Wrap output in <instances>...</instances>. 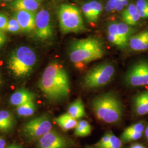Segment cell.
Here are the masks:
<instances>
[{"mask_svg": "<svg viewBox=\"0 0 148 148\" xmlns=\"http://www.w3.org/2000/svg\"><path fill=\"white\" fill-rule=\"evenodd\" d=\"M38 87L48 101L53 103L65 101L70 93L67 71L58 62L50 63L43 73Z\"/></svg>", "mask_w": 148, "mask_h": 148, "instance_id": "obj_1", "label": "cell"}, {"mask_svg": "<svg viewBox=\"0 0 148 148\" xmlns=\"http://www.w3.org/2000/svg\"><path fill=\"white\" fill-rule=\"evenodd\" d=\"M90 106L96 117L106 123H119L123 116V104L115 92H107L95 96Z\"/></svg>", "mask_w": 148, "mask_h": 148, "instance_id": "obj_2", "label": "cell"}, {"mask_svg": "<svg viewBox=\"0 0 148 148\" xmlns=\"http://www.w3.org/2000/svg\"><path fill=\"white\" fill-rule=\"evenodd\" d=\"M105 52L103 42L95 37L75 40L68 48L69 59L75 65H84L102 58Z\"/></svg>", "mask_w": 148, "mask_h": 148, "instance_id": "obj_3", "label": "cell"}, {"mask_svg": "<svg viewBox=\"0 0 148 148\" xmlns=\"http://www.w3.org/2000/svg\"><path fill=\"white\" fill-rule=\"evenodd\" d=\"M37 63L35 51L27 46H21L10 54L7 62L12 75L18 79H23L32 74Z\"/></svg>", "mask_w": 148, "mask_h": 148, "instance_id": "obj_4", "label": "cell"}, {"mask_svg": "<svg viewBox=\"0 0 148 148\" xmlns=\"http://www.w3.org/2000/svg\"><path fill=\"white\" fill-rule=\"evenodd\" d=\"M58 15L60 29L64 34L88 31L84 24L81 12L75 5H62L59 8Z\"/></svg>", "mask_w": 148, "mask_h": 148, "instance_id": "obj_5", "label": "cell"}, {"mask_svg": "<svg viewBox=\"0 0 148 148\" xmlns=\"http://www.w3.org/2000/svg\"><path fill=\"white\" fill-rule=\"evenodd\" d=\"M115 73V67L111 63L98 64L85 74L83 79V85L88 90L104 87L111 82Z\"/></svg>", "mask_w": 148, "mask_h": 148, "instance_id": "obj_6", "label": "cell"}, {"mask_svg": "<svg viewBox=\"0 0 148 148\" xmlns=\"http://www.w3.org/2000/svg\"><path fill=\"white\" fill-rule=\"evenodd\" d=\"M52 130L50 117L48 115H43L27 122L23 126L22 132L29 140H38Z\"/></svg>", "mask_w": 148, "mask_h": 148, "instance_id": "obj_7", "label": "cell"}, {"mask_svg": "<svg viewBox=\"0 0 148 148\" xmlns=\"http://www.w3.org/2000/svg\"><path fill=\"white\" fill-rule=\"evenodd\" d=\"M124 82L130 87L148 86V60H140L133 64L125 75Z\"/></svg>", "mask_w": 148, "mask_h": 148, "instance_id": "obj_8", "label": "cell"}, {"mask_svg": "<svg viewBox=\"0 0 148 148\" xmlns=\"http://www.w3.org/2000/svg\"><path fill=\"white\" fill-rule=\"evenodd\" d=\"M34 31L35 36L39 41L45 42L53 38V23L50 13L47 10H41L36 13Z\"/></svg>", "mask_w": 148, "mask_h": 148, "instance_id": "obj_9", "label": "cell"}, {"mask_svg": "<svg viewBox=\"0 0 148 148\" xmlns=\"http://www.w3.org/2000/svg\"><path fill=\"white\" fill-rule=\"evenodd\" d=\"M69 145L66 138L52 130L38 140L36 148H68Z\"/></svg>", "mask_w": 148, "mask_h": 148, "instance_id": "obj_10", "label": "cell"}, {"mask_svg": "<svg viewBox=\"0 0 148 148\" xmlns=\"http://www.w3.org/2000/svg\"><path fill=\"white\" fill-rule=\"evenodd\" d=\"M128 47L134 52L148 51V27L134 34L130 38Z\"/></svg>", "mask_w": 148, "mask_h": 148, "instance_id": "obj_11", "label": "cell"}, {"mask_svg": "<svg viewBox=\"0 0 148 148\" xmlns=\"http://www.w3.org/2000/svg\"><path fill=\"white\" fill-rule=\"evenodd\" d=\"M103 8L101 2L93 0L85 3L82 6L81 9L87 23L94 24L98 21Z\"/></svg>", "mask_w": 148, "mask_h": 148, "instance_id": "obj_12", "label": "cell"}, {"mask_svg": "<svg viewBox=\"0 0 148 148\" xmlns=\"http://www.w3.org/2000/svg\"><path fill=\"white\" fill-rule=\"evenodd\" d=\"M36 13L30 11H16L14 17L17 20L21 28L24 32H31L35 30Z\"/></svg>", "mask_w": 148, "mask_h": 148, "instance_id": "obj_13", "label": "cell"}, {"mask_svg": "<svg viewBox=\"0 0 148 148\" xmlns=\"http://www.w3.org/2000/svg\"><path fill=\"white\" fill-rule=\"evenodd\" d=\"M133 110L138 116L148 114V90L139 92L133 99Z\"/></svg>", "mask_w": 148, "mask_h": 148, "instance_id": "obj_14", "label": "cell"}, {"mask_svg": "<svg viewBox=\"0 0 148 148\" xmlns=\"http://www.w3.org/2000/svg\"><path fill=\"white\" fill-rule=\"evenodd\" d=\"M123 22L131 27H137L142 23V19L136 9L135 3L132 2L125 8L121 14Z\"/></svg>", "mask_w": 148, "mask_h": 148, "instance_id": "obj_15", "label": "cell"}, {"mask_svg": "<svg viewBox=\"0 0 148 148\" xmlns=\"http://www.w3.org/2000/svg\"><path fill=\"white\" fill-rule=\"evenodd\" d=\"M41 4V0H13L10 3L8 7L15 12L25 11L36 12Z\"/></svg>", "mask_w": 148, "mask_h": 148, "instance_id": "obj_16", "label": "cell"}, {"mask_svg": "<svg viewBox=\"0 0 148 148\" xmlns=\"http://www.w3.org/2000/svg\"><path fill=\"white\" fill-rule=\"evenodd\" d=\"M35 95L25 88H21L13 92L10 97V102L12 106H21L29 101H34Z\"/></svg>", "mask_w": 148, "mask_h": 148, "instance_id": "obj_17", "label": "cell"}, {"mask_svg": "<svg viewBox=\"0 0 148 148\" xmlns=\"http://www.w3.org/2000/svg\"><path fill=\"white\" fill-rule=\"evenodd\" d=\"M15 125V119L10 111L0 110V131L7 132L11 131Z\"/></svg>", "mask_w": 148, "mask_h": 148, "instance_id": "obj_18", "label": "cell"}, {"mask_svg": "<svg viewBox=\"0 0 148 148\" xmlns=\"http://www.w3.org/2000/svg\"><path fill=\"white\" fill-rule=\"evenodd\" d=\"M68 113L76 120L86 116L85 106L83 101L80 98L76 99L69 105L68 108Z\"/></svg>", "mask_w": 148, "mask_h": 148, "instance_id": "obj_19", "label": "cell"}, {"mask_svg": "<svg viewBox=\"0 0 148 148\" xmlns=\"http://www.w3.org/2000/svg\"><path fill=\"white\" fill-rule=\"evenodd\" d=\"M55 121L64 131H68L75 128L78 122L77 120L71 116L68 112L56 117Z\"/></svg>", "mask_w": 148, "mask_h": 148, "instance_id": "obj_20", "label": "cell"}, {"mask_svg": "<svg viewBox=\"0 0 148 148\" xmlns=\"http://www.w3.org/2000/svg\"><path fill=\"white\" fill-rule=\"evenodd\" d=\"M117 28L119 36L128 45L130 38L137 32L136 28L129 26L123 22H117Z\"/></svg>", "mask_w": 148, "mask_h": 148, "instance_id": "obj_21", "label": "cell"}, {"mask_svg": "<svg viewBox=\"0 0 148 148\" xmlns=\"http://www.w3.org/2000/svg\"><path fill=\"white\" fill-rule=\"evenodd\" d=\"M131 0H108L105 6L107 12L123 11L130 3Z\"/></svg>", "mask_w": 148, "mask_h": 148, "instance_id": "obj_22", "label": "cell"}, {"mask_svg": "<svg viewBox=\"0 0 148 148\" xmlns=\"http://www.w3.org/2000/svg\"><path fill=\"white\" fill-rule=\"evenodd\" d=\"M36 111V105L34 101H29L21 106H16V112L21 117L32 116Z\"/></svg>", "mask_w": 148, "mask_h": 148, "instance_id": "obj_23", "label": "cell"}, {"mask_svg": "<svg viewBox=\"0 0 148 148\" xmlns=\"http://www.w3.org/2000/svg\"><path fill=\"white\" fill-rule=\"evenodd\" d=\"M92 132L90 123L86 120H80L75 128L74 134L77 137H84L89 136Z\"/></svg>", "mask_w": 148, "mask_h": 148, "instance_id": "obj_24", "label": "cell"}, {"mask_svg": "<svg viewBox=\"0 0 148 148\" xmlns=\"http://www.w3.org/2000/svg\"><path fill=\"white\" fill-rule=\"evenodd\" d=\"M134 3L142 20H148V0H136Z\"/></svg>", "mask_w": 148, "mask_h": 148, "instance_id": "obj_25", "label": "cell"}, {"mask_svg": "<svg viewBox=\"0 0 148 148\" xmlns=\"http://www.w3.org/2000/svg\"><path fill=\"white\" fill-rule=\"evenodd\" d=\"M145 129V126L143 122H137L134 125H132L127 127L125 130L122 135H127L130 134L137 133H143Z\"/></svg>", "mask_w": 148, "mask_h": 148, "instance_id": "obj_26", "label": "cell"}, {"mask_svg": "<svg viewBox=\"0 0 148 148\" xmlns=\"http://www.w3.org/2000/svg\"><path fill=\"white\" fill-rule=\"evenodd\" d=\"M21 30V28L17 20L13 16L9 19L7 25L5 29V31L11 33H17Z\"/></svg>", "mask_w": 148, "mask_h": 148, "instance_id": "obj_27", "label": "cell"}, {"mask_svg": "<svg viewBox=\"0 0 148 148\" xmlns=\"http://www.w3.org/2000/svg\"><path fill=\"white\" fill-rule=\"evenodd\" d=\"M122 140L114 135L109 132V142L105 148H121Z\"/></svg>", "mask_w": 148, "mask_h": 148, "instance_id": "obj_28", "label": "cell"}, {"mask_svg": "<svg viewBox=\"0 0 148 148\" xmlns=\"http://www.w3.org/2000/svg\"><path fill=\"white\" fill-rule=\"evenodd\" d=\"M142 135H143V133H133V134H130L127 135H121V140L124 142L136 140L142 137Z\"/></svg>", "mask_w": 148, "mask_h": 148, "instance_id": "obj_29", "label": "cell"}, {"mask_svg": "<svg viewBox=\"0 0 148 148\" xmlns=\"http://www.w3.org/2000/svg\"><path fill=\"white\" fill-rule=\"evenodd\" d=\"M109 142V132L106 133L100 140L96 144L97 148H105Z\"/></svg>", "mask_w": 148, "mask_h": 148, "instance_id": "obj_30", "label": "cell"}, {"mask_svg": "<svg viewBox=\"0 0 148 148\" xmlns=\"http://www.w3.org/2000/svg\"><path fill=\"white\" fill-rule=\"evenodd\" d=\"M8 21L9 19L5 14L0 13V30H5Z\"/></svg>", "mask_w": 148, "mask_h": 148, "instance_id": "obj_31", "label": "cell"}, {"mask_svg": "<svg viewBox=\"0 0 148 148\" xmlns=\"http://www.w3.org/2000/svg\"><path fill=\"white\" fill-rule=\"evenodd\" d=\"M7 41V37L2 30H0V47L3 46Z\"/></svg>", "mask_w": 148, "mask_h": 148, "instance_id": "obj_32", "label": "cell"}, {"mask_svg": "<svg viewBox=\"0 0 148 148\" xmlns=\"http://www.w3.org/2000/svg\"><path fill=\"white\" fill-rule=\"evenodd\" d=\"M6 142L4 139L0 137V148H5Z\"/></svg>", "mask_w": 148, "mask_h": 148, "instance_id": "obj_33", "label": "cell"}, {"mask_svg": "<svg viewBox=\"0 0 148 148\" xmlns=\"http://www.w3.org/2000/svg\"><path fill=\"white\" fill-rule=\"evenodd\" d=\"M5 148H23L21 147L19 145L17 144H10L8 146H7Z\"/></svg>", "mask_w": 148, "mask_h": 148, "instance_id": "obj_34", "label": "cell"}, {"mask_svg": "<svg viewBox=\"0 0 148 148\" xmlns=\"http://www.w3.org/2000/svg\"><path fill=\"white\" fill-rule=\"evenodd\" d=\"M130 148H145V147L139 144H134L132 145Z\"/></svg>", "mask_w": 148, "mask_h": 148, "instance_id": "obj_35", "label": "cell"}, {"mask_svg": "<svg viewBox=\"0 0 148 148\" xmlns=\"http://www.w3.org/2000/svg\"><path fill=\"white\" fill-rule=\"evenodd\" d=\"M145 136L148 140V125L146 127L145 130Z\"/></svg>", "mask_w": 148, "mask_h": 148, "instance_id": "obj_36", "label": "cell"}, {"mask_svg": "<svg viewBox=\"0 0 148 148\" xmlns=\"http://www.w3.org/2000/svg\"><path fill=\"white\" fill-rule=\"evenodd\" d=\"M2 85V79H1V76H0V86Z\"/></svg>", "mask_w": 148, "mask_h": 148, "instance_id": "obj_37", "label": "cell"}, {"mask_svg": "<svg viewBox=\"0 0 148 148\" xmlns=\"http://www.w3.org/2000/svg\"><path fill=\"white\" fill-rule=\"evenodd\" d=\"M0 1H12L13 0H0Z\"/></svg>", "mask_w": 148, "mask_h": 148, "instance_id": "obj_38", "label": "cell"}, {"mask_svg": "<svg viewBox=\"0 0 148 148\" xmlns=\"http://www.w3.org/2000/svg\"><path fill=\"white\" fill-rule=\"evenodd\" d=\"M87 148H97H97H93V147H87Z\"/></svg>", "mask_w": 148, "mask_h": 148, "instance_id": "obj_39", "label": "cell"}]
</instances>
